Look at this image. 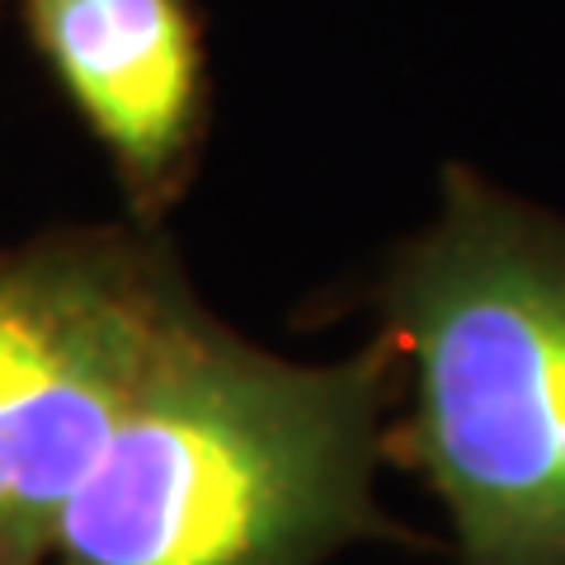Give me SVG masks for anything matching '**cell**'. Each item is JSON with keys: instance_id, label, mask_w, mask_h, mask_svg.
Instances as JSON below:
<instances>
[{"instance_id": "2", "label": "cell", "mask_w": 565, "mask_h": 565, "mask_svg": "<svg viewBox=\"0 0 565 565\" xmlns=\"http://www.w3.org/2000/svg\"><path fill=\"white\" fill-rule=\"evenodd\" d=\"M382 311L415 377L386 448L448 504L462 565H565V222L448 170Z\"/></svg>"}, {"instance_id": "1", "label": "cell", "mask_w": 565, "mask_h": 565, "mask_svg": "<svg viewBox=\"0 0 565 565\" xmlns=\"http://www.w3.org/2000/svg\"><path fill=\"white\" fill-rule=\"evenodd\" d=\"M401 359L307 367L193 302L76 490L47 565H326L386 537L373 500Z\"/></svg>"}, {"instance_id": "5", "label": "cell", "mask_w": 565, "mask_h": 565, "mask_svg": "<svg viewBox=\"0 0 565 565\" xmlns=\"http://www.w3.org/2000/svg\"><path fill=\"white\" fill-rule=\"evenodd\" d=\"M0 14H6V0H0Z\"/></svg>"}, {"instance_id": "4", "label": "cell", "mask_w": 565, "mask_h": 565, "mask_svg": "<svg viewBox=\"0 0 565 565\" xmlns=\"http://www.w3.org/2000/svg\"><path fill=\"white\" fill-rule=\"evenodd\" d=\"M29 47L156 232L184 199L212 122L199 0H20Z\"/></svg>"}, {"instance_id": "3", "label": "cell", "mask_w": 565, "mask_h": 565, "mask_svg": "<svg viewBox=\"0 0 565 565\" xmlns=\"http://www.w3.org/2000/svg\"><path fill=\"white\" fill-rule=\"evenodd\" d=\"M189 307L180 264L141 226H62L0 255V565H47Z\"/></svg>"}]
</instances>
